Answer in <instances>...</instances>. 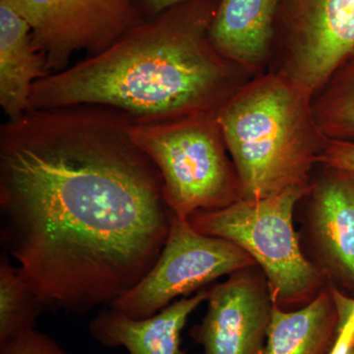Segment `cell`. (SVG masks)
Listing matches in <instances>:
<instances>
[{"instance_id": "1", "label": "cell", "mask_w": 354, "mask_h": 354, "mask_svg": "<svg viewBox=\"0 0 354 354\" xmlns=\"http://www.w3.org/2000/svg\"><path fill=\"white\" fill-rule=\"evenodd\" d=\"M133 121L76 106L0 127L1 243L44 311L109 306L160 257L174 215Z\"/></svg>"}, {"instance_id": "2", "label": "cell", "mask_w": 354, "mask_h": 354, "mask_svg": "<svg viewBox=\"0 0 354 354\" xmlns=\"http://www.w3.org/2000/svg\"><path fill=\"white\" fill-rule=\"evenodd\" d=\"M215 0H190L135 26L97 55L34 84L30 109L109 106L134 121L215 113L239 70L209 37Z\"/></svg>"}, {"instance_id": "3", "label": "cell", "mask_w": 354, "mask_h": 354, "mask_svg": "<svg viewBox=\"0 0 354 354\" xmlns=\"http://www.w3.org/2000/svg\"><path fill=\"white\" fill-rule=\"evenodd\" d=\"M312 97L281 72L244 84L218 109L241 199L309 186L310 171L329 141L317 125Z\"/></svg>"}, {"instance_id": "4", "label": "cell", "mask_w": 354, "mask_h": 354, "mask_svg": "<svg viewBox=\"0 0 354 354\" xmlns=\"http://www.w3.org/2000/svg\"><path fill=\"white\" fill-rule=\"evenodd\" d=\"M130 135L157 167L165 202L179 220L241 199L216 111L178 120L133 121Z\"/></svg>"}, {"instance_id": "5", "label": "cell", "mask_w": 354, "mask_h": 354, "mask_svg": "<svg viewBox=\"0 0 354 354\" xmlns=\"http://www.w3.org/2000/svg\"><path fill=\"white\" fill-rule=\"evenodd\" d=\"M311 188H291L266 199H239L223 209L196 212L188 221L197 232L245 251L264 271L274 304H299L322 283L320 272L302 253L293 227L295 205Z\"/></svg>"}, {"instance_id": "6", "label": "cell", "mask_w": 354, "mask_h": 354, "mask_svg": "<svg viewBox=\"0 0 354 354\" xmlns=\"http://www.w3.org/2000/svg\"><path fill=\"white\" fill-rule=\"evenodd\" d=\"M255 261L232 242L201 234L174 216L157 262L141 281L109 307L134 319L148 318L227 274L253 267Z\"/></svg>"}, {"instance_id": "7", "label": "cell", "mask_w": 354, "mask_h": 354, "mask_svg": "<svg viewBox=\"0 0 354 354\" xmlns=\"http://www.w3.org/2000/svg\"><path fill=\"white\" fill-rule=\"evenodd\" d=\"M7 6L29 23L50 74L68 68L78 51L102 53L143 22L133 0H15Z\"/></svg>"}, {"instance_id": "8", "label": "cell", "mask_w": 354, "mask_h": 354, "mask_svg": "<svg viewBox=\"0 0 354 354\" xmlns=\"http://www.w3.org/2000/svg\"><path fill=\"white\" fill-rule=\"evenodd\" d=\"M285 73L312 95L354 62V0H283Z\"/></svg>"}, {"instance_id": "9", "label": "cell", "mask_w": 354, "mask_h": 354, "mask_svg": "<svg viewBox=\"0 0 354 354\" xmlns=\"http://www.w3.org/2000/svg\"><path fill=\"white\" fill-rule=\"evenodd\" d=\"M249 269L209 290L204 319L190 330L202 346L199 354H262L274 301L268 285Z\"/></svg>"}, {"instance_id": "10", "label": "cell", "mask_w": 354, "mask_h": 354, "mask_svg": "<svg viewBox=\"0 0 354 354\" xmlns=\"http://www.w3.org/2000/svg\"><path fill=\"white\" fill-rule=\"evenodd\" d=\"M209 295V290H199L144 319L131 318L108 306L90 321L88 333L102 346H122L129 354H184L181 348L184 327Z\"/></svg>"}, {"instance_id": "11", "label": "cell", "mask_w": 354, "mask_h": 354, "mask_svg": "<svg viewBox=\"0 0 354 354\" xmlns=\"http://www.w3.org/2000/svg\"><path fill=\"white\" fill-rule=\"evenodd\" d=\"M281 0H220L209 37L223 57L247 70L264 62Z\"/></svg>"}, {"instance_id": "12", "label": "cell", "mask_w": 354, "mask_h": 354, "mask_svg": "<svg viewBox=\"0 0 354 354\" xmlns=\"http://www.w3.org/2000/svg\"><path fill=\"white\" fill-rule=\"evenodd\" d=\"M48 74L29 23L0 1V106L9 120L30 111L34 84Z\"/></svg>"}, {"instance_id": "13", "label": "cell", "mask_w": 354, "mask_h": 354, "mask_svg": "<svg viewBox=\"0 0 354 354\" xmlns=\"http://www.w3.org/2000/svg\"><path fill=\"white\" fill-rule=\"evenodd\" d=\"M337 323L330 291L319 293L295 311H286L274 302L262 354H329Z\"/></svg>"}, {"instance_id": "14", "label": "cell", "mask_w": 354, "mask_h": 354, "mask_svg": "<svg viewBox=\"0 0 354 354\" xmlns=\"http://www.w3.org/2000/svg\"><path fill=\"white\" fill-rule=\"evenodd\" d=\"M335 171L314 190V228L328 259L354 283V174Z\"/></svg>"}, {"instance_id": "15", "label": "cell", "mask_w": 354, "mask_h": 354, "mask_svg": "<svg viewBox=\"0 0 354 354\" xmlns=\"http://www.w3.org/2000/svg\"><path fill=\"white\" fill-rule=\"evenodd\" d=\"M44 311L36 293L7 254L0 258V342L36 329Z\"/></svg>"}, {"instance_id": "16", "label": "cell", "mask_w": 354, "mask_h": 354, "mask_svg": "<svg viewBox=\"0 0 354 354\" xmlns=\"http://www.w3.org/2000/svg\"><path fill=\"white\" fill-rule=\"evenodd\" d=\"M313 104L319 129L328 140L354 142V62L339 70Z\"/></svg>"}, {"instance_id": "17", "label": "cell", "mask_w": 354, "mask_h": 354, "mask_svg": "<svg viewBox=\"0 0 354 354\" xmlns=\"http://www.w3.org/2000/svg\"><path fill=\"white\" fill-rule=\"evenodd\" d=\"M0 354H72L50 335L37 329L26 330L0 342Z\"/></svg>"}, {"instance_id": "18", "label": "cell", "mask_w": 354, "mask_h": 354, "mask_svg": "<svg viewBox=\"0 0 354 354\" xmlns=\"http://www.w3.org/2000/svg\"><path fill=\"white\" fill-rule=\"evenodd\" d=\"M320 162L334 171L354 174V142L329 140Z\"/></svg>"}, {"instance_id": "19", "label": "cell", "mask_w": 354, "mask_h": 354, "mask_svg": "<svg viewBox=\"0 0 354 354\" xmlns=\"http://www.w3.org/2000/svg\"><path fill=\"white\" fill-rule=\"evenodd\" d=\"M146 8L152 13L153 17L158 14L169 10L172 7L179 6V4L185 3L190 0H142Z\"/></svg>"}, {"instance_id": "20", "label": "cell", "mask_w": 354, "mask_h": 354, "mask_svg": "<svg viewBox=\"0 0 354 354\" xmlns=\"http://www.w3.org/2000/svg\"><path fill=\"white\" fill-rule=\"evenodd\" d=\"M0 1L4 2V3L6 4H11L13 3V2L15 1V0H0Z\"/></svg>"}, {"instance_id": "21", "label": "cell", "mask_w": 354, "mask_h": 354, "mask_svg": "<svg viewBox=\"0 0 354 354\" xmlns=\"http://www.w3.org/2000/svg\"><path fill=\"white\" fill-rule=\"evenodd\" d=\"M354 346V328H353V339H351V348Z\"/></svg>"}, {"instance_id": "22", "label": "cell", "mask_w": 354, "mask_h": 354, "mask_svg": "<svg viewBox=\"0 0 354 354\" xmlns=\"http://www.w3.org/2000/svg\"><path fill=\"white\" fill-rule=\"evenodd\" d=\"M348 354H354V346L349 349Z\"/></svg>"}]
</instances>
